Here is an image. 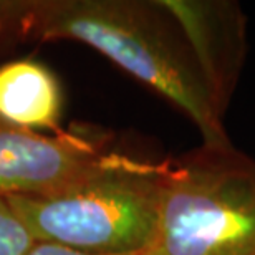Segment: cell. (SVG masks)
I'll use <instances>...</instances> for the list:
<instances>
[{
	"instance_id": "3",
	"label": "cell",
	"mask_w": 255,
	"mask_h": 255,
	"mask_svg": "<svg viewBox=\"0 0 255 255\" xmlns=\"http://www.w3.org/2000/svg\"><path fill=\"white\" fill-rule=\"evenodd\" d=\"M139 255H255V159L206 144L167 157L156 232Z\"/></svg>"
},
{
	"instance_id": "5",
	"label": "cell",
	"mask_w": 255,
	"mask_h": 255,
	"mask_svg": "<svg viewBox=\"0 0 255 255\" xmlns=\"http://www.w3.org/2000/svg\"><path fill=\"white\" fill-rule=\"evenodd\" d=\"M179 25L226 118L247 55V17L232 0H159Z\"/></svg>"
},
{
	"instance_id": "7",
	"label": "cell",
	"mask_w": 255,
	"mask_h": 255,
	"mask_svg": "<svg viewBox=\"0 0 255 255\" xmlns=\"http://www.w3.org/2000/svg\"><path fill=\"white\" fill-rule=\"evenodd\" d=\"M37 242L5 199H0V255H27Z\"/></svg>"
},
{
	"instance_id": "8",
	"label": "cell",
	"mask_w": 255,
	"mask_h": 255,
	"mask_svg": "<svg viewBox=\"0 0 255 255\" xmlns=\"http://www.w3.org/2000/svg\"><path fill=\"white\" fill-rule=\"evenodd\" d=\"M27 255H93V254H85L68 249L65 246H58V244L52 242H35L33 247L27 252ZM128 255H139V254H128Z\"/></svg>"
},
{
	"instance_id": "9",
	"label": "cell",
	"mask_w": 255,
	"mask_h": 255,
	"mask_svg": "<svg viewBox=\"0 0 255 255\" xmlns=\"http://www.w3.org/2000/svg\"><path fill=\"white\" fill-rule=\"evenodd\" d=\"M5 40V20H3V15L0 12V43Z\"/></svg>"
},
{
	"instance_id": "2",
	"label": "cell",
	"mask_w": 255,
	"mask_h": 255,
	"mask_svg": "<svg viewBox=\"0 0 255 255\" xmlns=\"http://www.w3.org/2000/svg\"><path fill=\"white\" fill-rule=\"evenodd\" d=\"M167 159L113 149L90 174L47 197H8L37 242L93 255L146 251L159 219Z\"/></svg>"
},
{
	"instance_id": "4",
	"label": "cell",
	"mask_w": 255,
	"mask_h": 255,
	"mask_svg": "<svg viewBox=\"0 0 255 255\" xmlns=\"http://www.w3.org/2000/svg\"><path fill=\"white\" fill-rule=\"evenodd\" d=\"M113 151V134L71 125L53 134L0 121V199L47 197L90 174Z\"/></svg>"
},
{
	"instance_id": "1",
	"label": "cell",
	"mask_w": 255,
	"mask_h": 255,
	"mask_svg": "<svg viewBox=\"0 0 255 255\" xmlns=\"http://www.w3.org/2000/svg\"><path fill=\"white\" fill-rule=\"evenodd\" d=\"M5 40H75L186 115L202 144L232 146L184 33L159 0H0Z\"/></svg>"
},
{
	"instance_id": "6",
	"label": "cell",
	"mask_w": 255,
	"mask_h": 255,
	"mask_svg": "<svg viewBox=\"0 0 255 255\" xmlns=\"http://www.w3.org/2000/svg\"><path fill=\"white\" fill-rule=\"evenodd\" d=\"M63 95L57 76L35 60L0 66V121L20 129L60 132Z\"/></svg>"
}]
</instances>
